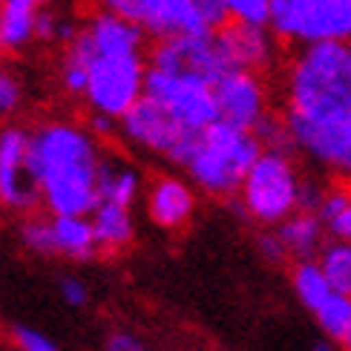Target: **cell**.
Here are the masks:
<instances>
[{"label":"cell","mask_w":351,"mask_h":351,"mask_svg":"<svg viewBox=\"0 0 351 351\" xmlns=\"http://www.w3.org/2000/svg\"><path fill=\"white\" fill-rule=\"evenodd\" d=\"M101 141L86 124L47 119L32 127L29 165L49 216H90L98 204Z\"/></svg>","instance_id":"obj_1"},{"label":"cell","mask_w":351,"mask_h":351,"mask_svg":"<svg viewBox=\"0 0 351 351\" xmlns=\"http://www.w3.org/2000/svg\"><path fill=\"white\" fill-rule=\"evenodd\" d=\"M282 112L302 119L351 112V43L323 40L285 52L280 66Z\"/></svg>","instance_id":"obj_2"},{"label":"cell","mask_w":351,"mask_h":351,"mask_svg":"<svg viewBox=\"0 0 351 351\" xmlns=\"http://www.w3.org/2000/svg\"><path fill=\"white\" fill-rule=\"evenodd\" d=\"M262 150L265 147L254 130L219 119L199 133L196 147L182 170L202 193L216 199H233Z\"/></svg>","instance_id":"obj_3"},{"label":"cell","mask_w":351,"mask_h":351,"mask_svg":"<svg viewBox=\"0 0 351 351\" xmlns=\"http://www.w3.org/2000/svg\"><path fill=\"white\" fill-rule=\"evenodd\" d=\"M302 179L294 150H271L265 147L247 170L239 193L228 199L237 210L262 228H276L291 213L300 210Z\"/></svg>","instance_id":"obj_4"},{"label":"cell","mask_w":351,"mask_h":351,"mask_svg":"<svg viewBox=\"0 0 351 351\" xmlns=\"http://www.w3.org/2000/svg\"><path fill=\"white\" fill-rule=\"evenodd\" d=\"M268 26L285 49L323 40L351 43V0H271Z\"/></svg>","instance_id":"obj_5"},{"label":"cell","mask_w":351,"mask_h":351,"mask_svg":"<svg viewBox=\"0 0 351 351\" xmlns=\"http://www.w3.org/2000/svg\"><path fill=\"white\" fill-rule=\"evenodd\" d=\"M202 130L184 127L173 112H167L156 98L141 95L119 119V136L133 147L158 156L165 162L184 167L193 153Z\"/></svg>","instance_id":"obj_6"},{"label":"cell","mask_w":351,"mask_h":351,"mask_svg":"<svg viewBox=\"0 0 351 351\" xmlns=\"http://www.w3.org/2000/svg\"><path fill=\"white\" fill-rule=\"evenodd\" d=\"M144 84H147V52H95L84 104L90 112L121 119L144 95Z\"/></svg>","instance_id":"obj_7"},{"label":"cell","mask_w":351,"mask_h":351,"mask_svg":"<svg viewBox=\"0 0 351 351\" xmlns=\"http://www.w3.org/2000/svg\"><path fill=\"white\" fill-rule=\"evenodd\" d=\"M285 115L291 144L297 156H305L334 179L351 182V112L326 115V119H302Z\"/></svg>","instance_id":"obj_8"},{"label":"cell","mask_w":351,"mask_h":351,"mask_svg":"<svg viewBox=\"0 0 351 351\" xmlns=\"http://www.w3.org/2000/svg\"><path fill=\"white\" fill-rule=\"evenodd\" d=\"M144 95L156 98L167 112H173L190 130H204L219 121L213 81L196 75V72H167L147 66Z\"/></svg>","instance_id":"obj_9"},{"label":"cell","mask_w":351,"mask_h":351,"mask_svg":"<svg viewBox=\"0 0 351 351\" xmlns=\"http://www.w3.org/2000/svg\"><path fill=\"white\" fill-rule=\"evenodd\" d=\"M32 127L3 124L0 127V204L14 213L43 210L40 190L29 165Z\"/></svg>","instance_id":"obj_10"},{"label":"cell","mask_w":351,"mask_h":351,"mask_svg":"<svg viewBox=\"0 0 351 351\" xmlns=\"http://www.w3.org/2000/svg\"><path fill=\"white\" fill-rule=\"evenodd\" d=\"M98 6L136 21L150 40L213 32L202 18L196 0H98Z\"/></svg>","instance_id":"obj_11"},{"label":"cell","mask_w":351,"mask_h":351,"mask_svg":"<svg viewBox=\"0 0 351 351\" xmlns=\"http://www.w3.org/2000/svg\"><path fill=\"white\" fill-rule=\"evenodd\" d=\"M216 47L222 52V61L228 69H251L271 75L285 61L282 40L274 35L271 26H254V23H222L213 32Z\"/></svg>","instance_id":"obj_12"},{"label":"cell","mask_w":351,"mask_h":351,"mask_svg":"<svg viewBox=\"0 0 351 351\" xmlns=\"http://www.w3.org/2000/svg\"><path fill=\"white\" fill-rule=\"evenodd\" d=\"M216 104L219 119L245 130H256V124L274 112V90L268 75L251 69H228L216 78Z\"/></svg>","instance_id":"obj_13"},{"label":"cell","mask_w":351,"mask_h":351,"mask_svg":"<svg viewBox=\"0 0 351 351\" xmlns=\"http://www.w3.org/2000/svg\"><path fill=\"white\" fill-rule=\"evenodd\" d=\"M213 32L150 40L147 66L167 69V72H196V75L216 84V78L222 75V72H228V66L222 61V52L216 47Z\"/></svg>","instance_id":"obj_14"},{"label":"cell","mask_w":351,"mask_h":351,"mask_svg":"<svg viewBox=\"0 0 351 351\" xmlns=\"http://www.w3.org/2000/svg\"><path fill=\"white\" fill-rule=\"evenodd\" d=\"M147 213L156 228L182 230L196 213V184L179 176H156L147 187Z\"/></svg>","instance_id":"obj_15"},{"label":"cell","mask_w":351,"mask_h":351,"mask_svg":"<svg viewBox=\"0 0 351 351\" xmlns=\"http://www.w3.org/2000/svg\"><path fill=\"white\" fill-rule=\"evenodd\" d=\"M35 0H0V52L23 55L32 43H38V14Z\"/></svg>","instance_id":"obj_16"},{"label":"cell","mask_w":351,"mask_h":351,"mask_svg":"<svg viewBox=\"0 0 351 351\" xmlns=\"http://www.w3.org/2000/svg\"><path fill=\"white\" fill-rule=\"evenodd\" d=\"M276 233L285 242V251L291 256V262L300 259H317L323 245L328 242V225L323 222V216L314 210H297L291 213L285 222L276 225Z\"/></svg>","instance_id":"obj_17"},{"label":"cell","mask_w":351,"mask_h":351,"mask_svg":"<svg viewBox=\"0 0 351 351\" xmlns=\"http://www.w3.org/2000/svg\"><path fill=\"white\" fill-rule=\"evenodd\" d=\"M93 219V230H95V242L101 256H115L121 254L124 247L133 242V216H130V208L115 202H98L95 210L90 213Z\"/></svg>","instance_id":"obj_18"},{"label":"cell","mask_w":351,"mask_h":351,"mask_svg":"<svg viewBox=\"0 0 351 351\" xmlns=\"http://www.w3.org/2000/svg\"><path fill=\"white\" fill-rule=\"evenodd\" d=\"M141 193V176L138 170L124 162L121 156L104 150L101 158V173H98V202H115L124 208H133Z\"/></svg>","instance_id":"obj_19"},{"label":"cell","mask_w":351,"mask_h":351,"mask_svg":"<svg viewBox=\"0 0 351 351\" xmlns=\"http://www.w3.org/2000/svg\"><path fill=\"white\" fill-rule=\"evenodd\" d=\"M52 228H55L58 256L86 262L101 254L90 216H52Z\"/></svg>","instance_id":"obj_20"},{"label":"cell","mask_w":351,"mask_h":351,"mask_svg":"<svg viewBox=\"0 0 351 351\" xmlns=\"http://www.w3.org/2000/svg\"><path fill=\"white\" fill-rule=\"evenodd\" d=\"M291 285H294V294L302 302V308H308L311 314L334 294L328 276H326L323 268H319L317 259L294 262V268H291Z\"/></svg>","instance_id":"obj_21"},{"label":"cell","mask_w":351,"mask_h":351,"mask_svg":"<svg viewBox=\"0 0 351 351\" xmlns=\"http://www.w3.org/2000/svg\"><path fill=\"white\" fill-rule=\"evenodd\" d=\"M317 213L323 216L331 237L351 242V182H343V179L328 182Z\"/></svg>","instance_id":"obj_22"},{"label":"cell","mask_w":351,"mask_h":351,"mask_svg":"<svg viewBox=\"0 0 351 351\" xmlns=\"http://www.w3.org/2000/svg\"><path fill=\"white\" fill-rule=\"evenodd\" d=\"M317 262H319V268L326 271L331 288L337 291V294L351 297V242L328 237V242L323 245Z\"/></svg>","instance_id":"obj_23"},{"label":"cell","mask_w":351,"mask_h":351,"mask_svg":"<svg viewBox=\"0 0 351 351\" xmlns=\"http://www.w3.org/2000/svg\"><path fill=\"white\" fill-rule=\"evenodd\" d=\"M314 319H317V326H319V331H323L326 337L340 343L346 337L348 326H351V297L334 291V294L314 311Z\"/></svg>","instance_id":"obj_24"},{"label":"cell","mask_w":351,"mask_h":351,"mask_svg":"<svg viewBox=\"0 0 351 351\" xmlns=\"http://www.w3.org/2000/svg\"><path fill=\"white\" fill-rule=\"evenodd\" d=\"M21 239H23V247H29V251L38 254V256H58L52 216L47 219L40 210L23 216V222H21Z\"/></svg>","instance_id":"obj_25"},{"label":"cell","mask_w":351,"mask_h":351,"mask_svg":"<svg viewBox=\"0 0 351 351\" xmlns=\"http://www.w3.org/2000/svg\"><path fill=\"white\" fill-rule=\"evenodd\" d=\"M228 21L233 23H254L268 26L271 23V0H225Z\"/></svg>","instance_id":"obj_26"},{"label":"cell","mask_w":351,"mask_h":351,"mask_svg":"<svg viewBox=\"0 0 351 351\" xmlns=\"http://www.w3.org/2000/svg\"><path fill=\"white\" fill-rule=\"evenodd\" d=\"M256 251L259 256L271 262V265H282V262H288V251H285V242L280 239V233H276V228H265L259 233V239H256Z\"/></svg>","instance_id":"obj_27"},{"label":"cell","mask_w":351,"mask_h":351,"mask_svg":"<svg viewBox=\"0 0 351 351\" xmlns=\"http://www.w3.org/2000/svg\"><path fill=\"white\" fill-rule=\"evenodd\" d=\"M12 340L21 351H58V346L47 337V334H40V331L29 328V326H14Z\"/></svg>","instance_id":"obj_28"},{"label":"cell","mask_w":351,"mask_h":351,"mask_svg":"<svg viewBox=\"0 0 351 351\" xmlns=\"http://www.w3.org/2000/svg\"><path fill=\"white\" fill-rule=\"evenodd\" d=\"M21 104V84L6 69H0V115L14 112Z\"/></svg>","instance_id":"obj_29"},{"label":"cell","mask_w":351,"mask_h":351,"mask_svg":"<svg viewBox=\"0 0 351 351\" xmlns=\"http://www.w3.org/2000/svg\"><path fill=\"white\" fill-rule=\"evenodd\" d=\"M61 297H64V302L69 305V308H84L86 300H90V291H86V285L81 280H75V276H64L61 280Z\"/></svg>","instance_id":"obj_30"},{"label":"cell","mask_w":351,"mask_h":351,"mask_svg":"<svg viewBox=\"0 0 351 351\" xmlns=\"http://www.w3.org/2000/svg\"><path fill=\"white\" fill-rule=\"evenodd\" d=\"M107 351H147L144 348V343L138 337H133V334H110V340H107Z\"/></svg>","instance_id":"obj_31"},{"label":"cell","mask_w":351,"mask_h":351,"mask_svg":"<svg viewBox=\"0 0 351 351\" xmlns=\"http://www.w3.org/2000/svg\"><path fill=\"white\" fill-rule=\"evenodd\" d=\"M311 351H340V343H337V340H331V337H326V334H323V340H317V343L311 346Z\"/></svg>","instance_id":"obj_32"},{"label":"cell","mask_w":351,"mask_h":351,"mask_svg":"<svg viewBox=\"0 0 351 351\" xmlns=\"http://www.w3.org/2000/svg\"><path fill=\"white\" fill-rule=\"evenodd\" d=\"M340 348H343V351H351V326H348V331H346V337L340 340Z\"/></svg>","instance_id":"obj_33"},{"label":"cell","mask_w":351,"mask_h":351,"mask_svg":"<svg viewBox=\"0 0 351 351\" xmlns=\"http://www.w3.org/2000/svg\"><path fill=\"white\" fill-rule=\"evenodd\" d=\"M35 3H38V6H49V3H52V0H35Z\"/></svg>","instance_id":"obj_34"},{"label":"cell","mask_w":351,"mask_h":351,"mask_svg":"<svg viewBox=\"0 0 351 351\" xmlns=\"http://www.w3.org/2000/svg\"><path fill=\"white\" fill-rule=\"evenodd\" d=\"M3 58H6V55H3V52H0V69H3Z\"/></svg>","instance_id":"obj_35"}]
</instances>
